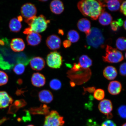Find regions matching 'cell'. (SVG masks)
I'll return each mask as SVG.
<instances>
[{"instance_id": "cell-1", "label": "cell", "mask_w": 126, "mask_h": 126, "mask_svg": "<svg viewBox=\"0 0 126 126\" xmlns=\"http://www.w3.org/2000/svg\"><path fill=\"white\" fill-rule=\"evenodd\" d=\"M105 7L101 1L95 0H83L78 4V9L83 16L94 20H97L102 13L105 12Z\"/></svg>"}, {"instance_id": "cell-2", "label": "cell", "mask_w": 126, "mask_h": 126, "mask_svg": "<svg viewBox=\"0 0 126 126\" xmlns=\"http://www.w3.org/2000/svg\"><path fill=\"white\" fill-rule=\"evenodd\" d=\"M25 21L29 25L32 32L40 33L46 29L49 20H47L45 16L41 15L34 16L29 19L25 20Z\"/></svg>"}, {"instance_id": "cell-3", "label": "cell", "mask_w": 126, "mask_h": 126, "mask_svg": "<svg viewBox=\"0 0 126 126\" xmlns=\"http://www.w3.org/2000/svg\"><path fill=\"white\" fill-rule=\"evenodd\" d=\"M86 41L88 45L97 48L103 46L104 38L100 29L93 28H91L89 34L86 36Z\"/></svg>"}, {"instance_id": "cell-4", "label": "cell", "mask_w": 126, "mask_h": 126, "mask_svg": "<svg viewBox=\"0 0 126 126\" xmlns=\"http://www.w3.org/2000/svg\"><path fill=\"white\" fill-rule=\"evenodd\" d=\"M106 54L102 56V59L105 62L109 63H117L124 59L123 56L120 51L108 45L106 48Z\"/></svg>"}, {"instance_id": "cell-5", "label": "cell", "mask_w": 126, "mask_h": 126, "mask_svg": "<svg viewBox=\"0 0 126 126\" xmlns=\"http://www.w3.org/2000/svg\"><path fill=\"white\" fill-rule=\"evenodd\" d=\"M64 121L63 116L56 111H52L45 118L43 126H64Z\"/></svg>"}, {"instance_id": "cell-6", "label": "cell", "mask_w": 126, "mask_h": 126, "mask_svg": "<svg viewBox=\"0 0 126 126\" xmlns=\"http://www.w3.org/2000/svg\"><path fill=\"white\" fill-rule=\"evenodd\" d=\"M47 62L48 66L51 68H59L62 65V57L57 51L51 52L47 56Z\"/></svg>"}, {"instance_id": "cell-7", "label": "cell", "mask_w": 126, "mask_h": 126, "mask_svg": "<svg viewBox=\"0 0 126 126\" xmlns=\"http://www.w3.org/2000/svg\"><path fill=\"white\" fill-rule=\"evenodd\" d=\"M20 12L25 20H27L36 16L37 9L34 4L31 3H27L22 6Z\"/></svg>"}, {"instance_id": "cell-8", "label": "cell", "mask_w": 126, "mask_h": 126, "mask_svg": "<svg viewBox=\"0 0 126 126\" xmlns=\"http://www.w3.org/2000/svg\"><path fill=\"white\" fill-rule=\"evenodd\" d=\"M98 108L100 112L106 115L108 119L112 118L113 115L111 112L113 107L111 101L108 99H104L99 103Z\"/></svg>"}, {"instance_id": "cell-9", "label": "cell", "mask_w": 126, "mask_h": 126, "mask_svg": "<svg viewBox=\"0 0 126 126\" xmlns=\"http://www.w3.org/2000/svg\"><path fill=\"white\" fill-rule=\"evenodd\" d=\"M46 43L47 47L50 49L56 50L60 48L61 42L59 36L52 34L48 36L46 40Z\"/></svg>"}, {"instance_id": "cell-10", "label": "cell", "mask_w": 126, "mask_h": 126, "mask_svg": "<svg viewBox=\"0 0 126 126\" xmlns=\"http://www.w3.org/2000/svg\"><path fill=\"white\" fill-rule=\"evenodd\" d=\"M30 64L32 70L40 71L45 67V63L43 58L40 57H36L31 60Z\"/></svg>"}, {"instance_id": "cell-11", "label": "cell", "mask_w": 126, "mask_h": 126, "mask_svg": "<svg viewBox=\"0 0 126 126\" xmlns=\"http://www.w3.org/2000/svg\"><path fill=\"white\" fill-rule=\"evenodd\" d=\"M77 26L80 31L84 32L86 36L90 32L91 23L89 20L86 18L81 19L77 23Z\"/></svg>"}, {"instance_id": "cell-12", "label": "cell", "mask_w": 126, "mask_h": 126, "mask_svg": "<svg viewBox=\"0 0 126 126\" xmlns=\"http://www.w3.org/2000/svg\"><path fill=\"white\" fill-rule=\"evenodd\" d=\"M31 81L34 86L40 87L45 85L46 78L43 75L37 72L33 74L31 78Z\"/></svg>"}, {"instance_id": "cell-13", "label": "cell", "mask_w": 126, "mask_h": 126, "mask_svg": "<svg viewBox=\"0 0 126 126\" xmlns=\"http://www.w3.org/2000/svg\"><path fill=\"white\" fill-rule=\"evenodd\" d=\"M13 101L7 92L0 91V109L7 108L12 103Z\"/></svg>"}, {"instance_id": "cell-14", "label": "cell", "mask_w": 126, "mask_h": 126, "mask_svg": "<svg viewBox=\"0 0 126 126\" xmlns=\"http://www.w3.org/2000/svg\"><path fill=\"white\" fill-rule=\"evenodd\" d=\"M10 47L13 51L19 52L23 51L24 50L25 45L23 39L15 38L12 39L10 43Z\"/></svg>"}, {"instance_id": "cell-15", "label": "cell", "mask_w": 126, "mask_h": 126, "mask_svg": "<svg viewBox=\"0 0 126 126\" xmlns=\"http://www.w3.org/2000/svg\"><path fill=\"white\" fill-rule=\"evenodd\" d=\"M42 36L39 33L32 32L28 34L26 37L28 45L35 46L38 45L41 41Z\"/></svg>"}, {"instance_id": "cell-16", "label": "cell", "mask_w": 126, "mask_h": 126, "mask_svg": "<svg viewBox=\"0 0 126 126\" xmlns=\"http://www.w3.org/2000/svg\"><path fill=\"white\" fill-rule=\"evenodd\" d=\"M50 10L51 12L56 15H60L63 12L64 6L62 1L59 0H54L50 3Z\"/></svg>"}, {"instance_id": "cell-17", "label": "cell", "mask_w": 126, "mask_h": 126, "mask_svg": "<svg viewBox=\"0 0 126 126\" xmlns=\"http://www.w3.org/2000/svg\"><path fill=\"white\" fill-rule=\"evenodd\" d=\"M122 85L120 82L116 81L110 82L108 85V90L110 94L116 95L119 94L122 90Z\"/></svg>"}, {"instance_id": "cell-18", "label": "cell", "mask_w": 126, "mask_h": 126, "mask_svg": "<svg viewBox=\"0 0 126 126\" xmlns=\"http://www.w3.org/2000/svg\"><path fill=\"white\" fill-rule=\"evenodd\" d=\"M39 98L40 101L43 103H49L53 100V95L49 90H44L39 93Z\"/></svg>"}, {"instance_id": "cell-19", "label": "cell", "mask_w": 126, "mask_h": 126, "mask_svg": "<svg viewBox=\"0 0 126 126\" xmlns=\"http://www.w3.org/2000/svg\"><path fill=\"white\" fill-rule=\"evenodd\" d=\"M118 72L117 70L112 66H108L105 67L103 71V75L105 78L108 80H113L117 77Z\"/></svg>"}, {"instance_id": "cell-20", "label": "cell", "mask_w": 126, "mask_h": 126, "mask_svg": "<svg viewBox=\"0 0 126 126\" xmlns=\"http://www.w3.org/2000/svg\"><path fill=\"white\" fill-rule=\"evenodd\" d=\"M29 111L31 114L33 115H47L49 113V108L44 104L38 107L31 108Z\"/></svg>"}, {"instance_id": "cell-21", "label": "cell", "mask_w": 126, "mask_h": 126, "mask_svg": "<svg viewBox=\"0 0 126 126\" xmlns=\"http://www.w3.org/2000/svg\"><path fill=\"white\" fill-rule=\"evenodd\" d=\"M105 7H107L109 10L112 12L116 11L119 10L122 1L118 0H110L104 1Z\"/></svg>"}, {"instance_id": "cell-22", "label": "cell", "mask_w": 126, "mask_h": 126, "mask_svg": "<svg viewBox=\"0 0 126 126\" xmlns=\"http://www.w3.org/2000/svg\"><path fill=\"white\" fill-rule=\"evenodd\" d=\"M26 105V102L23 100H17L9 107L8 114H15L20 108H22Z\"/></svg>"}, {"instance_id": "cell-23", "label": "cell", "mask_w": 126, "mask_h": 126, "mask_svg": "<svg viewBox=\"0 0 126 126\" xmlns=\"http://www.w3.org/2000/svg\"><path fill=\"white\" fill-rule=\"evenodd\" d=\"M113 19L112 17L109 13L104 12L99 17V22L103 26H106L111 23Z\"/></svg>"}, {"instance_id": "cell-24", "label": "cell", "mask_w": 126, "mask_h": 126, "mask_svg": "<svg viewBox=\"0 0 126 126\" xmlns=\"http://www.w3.org/2000/svg\"><path fill=\"white\" fill-rule=\"evenodd\" d=\"M78 63L82 68L87 69L92 65V61L87 55H83L79 58Z\"/></svg>"}, {"instance_id": "cell-25", "label": "cell", "mask_w": 126, "mask_h": 126, "mask_svg": "<svg viewBox=\"0 0 126 126\" xmlns=\"http://www.w3.org/2000/svg\"><path fill=\"white\" fill-rule=\"evenodd\" d=\"M9 27L10 31L12 32H18L21 29V23L17 18H14L9 22Z\"/></svg>"}, {"instance_id": "cell-26", "label": "cell", "mask_w": 126, "mask_h": 126, "mask_svg": "<svg viewBox=\"0 0 126 126\" xmlns=\"http://www.w3.org/2000/svg\"><path fill=\"white\" fill-rule=\"evenodd\" d=\"M68 40L72 43H76L78 42L80 38V36L78 33L74 30H72L69 32L67 34Z\"/></svg>"}, {"instance_id": "cell-27", "label": "cell", "mask_w": 126, "mask_h": 126, "mask_svg": "<svg viewBox=\"0 0 126 126\" xmlns=\"http://www.w3.org/2000/svg\"><path fill=\"white\" fill-rule=\"evenodd\" d=\"M116 46L118 49L122 51H125L126 48V39L124 37H121L117 39Z\"/></svg>"}, {"instance_id": "cell-28", "label": "cell", "mask_w": 126, "mask_h": 126, "mask_svg": "<svg viewBox=\"0 0 126 126\" xmlns=\"http://www.w3.org/2000/svg\"><path fill=\"white\" fill-rule=\"evenodd\" d=\"M49 86L52 89L57 91L61 89L62 86V83L59 80L54 79L50 81Z\"/></svg>"}, {"instance_id": "cell-29", "label": "cell", "mask_w": 126, "mask_h": 126, "mask_svg": "<svg viewBox=\"0 0 126 126\" xmlns=\"http://www.w3.org/2000/svg\"><path fill=\"white\" fill-rule=\"evenodd\" d=\"M25 67L24 64L22 63H18L16 64L14 67L13 71L17 75H20L22 74L24 72Z\"/></svg>"}, {"instance_id": "cell-30", "label": "cell", "mask_w": 126, "mask_h": 126, "mask_svg": "<svg viewBox=\"0 0 126 126\" xmlns=\"http://www.w3.org/2000/svg\"><path fill=\"white\" fill-rule=\"evenodd\" d=\"M94 98L98 100H103L105 96V92L103 89H98L94 91Z\"/></svg>"}, {"instance_id": "cell-31", "label": "cell", "mask_w": 126, "mask_h": 126, "mask_svg": "<svg viewBox=\"0 0 126 126\" xmlns=\"http://www.w3.org/2000/svg\"><path fill=\"white\" fill-rule=\"evenodd\" d=\"M8 77L7 74L3 71H0V86H2L7 83Z\"/></svg>"}, {"instance_id": "cell-32", "label": "cell", "mask_w": 126, "mask_h": 126, "mask_svg": "<svg viewBox=\"0 0 126 126\" xmlns=\"http://www.w3.org/2000/svg\"><path fill=\"white\" fill-rule=\"evenodd\" d=\"M0 68L4 70H9L11 68V65L9 63L4 61L2 56L0 54Z\"/></svg>"}, {"instance_id": "cell-33", "label": "cell", "mask_w": 126, "mask_h": 126, "mask_svg": "<svg viewBox=\"0 0 126 126\" xmlns=\"http://www.w3.org/2000/svg\"><path fill=\"white\" fill-rule=\"evenodd\" d=\"M118 112L119 116L123 119H125L126 118V106L123 105L119 107L118 110Z\"/></svg>"}, {"instance_id": "cell-34", "label": "cell", "mask_w": 126, "mask_h": 126, "mask_svg": "<svg viewBox=\"0 0 126 126\" xmlns=\"http://www.w3.org/2000/svg\"><path fill=\"white\" fill-rule=\"evenodd\" d=\"M126 63L121 64L119 68V72L121 75L125 76L126 75Z\"/></svg>"}, {"instance_id": "cell-35", "label": "cell", "mask_w": 126, "mask_h": 126, "mask_svg": "<svg viewBox=\"0 0 126 126\" xmlns=\"http://www.w3.org/2000/svg\"><path fill=\"white\" fill-rule=\"evenodd\" d=\"M101 126H117L112 121L110 120H108L102 123Z\"/></svg>"}, {"instance_id": "cell-36", "label": "cell", "mask_w": 126, "mask_h": 126, "mask_svg": "<svg viewBox=\"0 0 126 126\" xmlns=\"http://www.w3.org/2000/svg\"><path fill=\"white\" fill-rule=\"evenodd\" d=\"M111 28L112 30L114 31H117L119 27V23L117 21H114L111 22Z\"/></svg>"}, {"instance_id": "cell-37", "label": "cell", "mask_w": 126, "mask_h": 126, "mask_svg": "<svg viewBox=\"0 0 126 126\" xmlns=\"http://www.w3.org/2000/svg\"><path fill=\"white\" fill-rule=\"evenodd\" d=\"M126 1H125L122 3L120 7L121 12L125 16L126 15Z\"/></svg>"}, {"instance_id": "cell-38", "label": "cell", "mask_w": 126, "mask_h": 126, "mask_svg": "<svg viewBox=\"0 0 126 126\" xmlns=\"http://www.w3.org/2000/svg\"><path fill=\"white\" fill-rule=\"evenodd\" d=\"M63 45L65 48H67L71 46V42L68 40H66L64 41L63 43Z\"/></svg>"}, {"instance_id": "cell-39", "label": "cell", "mask_w": 126, "mask_h": 126, "mask_svg": "<svg viewBox=\"0 0 126 126\" xmlns=\"http://www.w3.org/2000/svg\"><path fill=\"white\" fill-rule=\"evenodd\" d=\"M81 68L79 64L75 63L74 64L73 67H72V70H73L74 71H77L79 70Z\"/></svg>"}, {"instance_id": "cell-40", "label": "cell", "mask_w": 126, "mask_h": 126, "mask_svg": "<svg viewBox=\"0 0 126 126\" xmlns=\"http://www.w3.org/2000/svg\"><path fill=\"white\" fill-rule=\"evenodd\" d=\"M32 32V31L31 28L30 27L26 28L24 30V31H23V33L25 34H28L31 32Z\"/></svg>"}, {"instance_id": "cell-41", "label": "cell", "mask_w": 126, "mask_h": 126, "mask_svg": "<svg viewBox=\"0 0 126 126\" xmlns=\"http://www.w3.org/2000/svg\"><path fill=\"white\" fill-rule=\"evenodd\" d=\"M117 21L118 23H119V27L122 26L123 24V20L121 18L119 19Z\"/></svg>"}, {"instance_id": "cell-42", "label": "cell", "mask_w": 126, "mask_h": 126, "mask_svg": "<svg viewBox=\"0 0 126 126\" xmlns=\"http://www.w3.org/2000/svg\"><path fill=\"white\" fill-rule=\"evenodd\" d=\"M17 19L18 20V21H19L20 22L22 21L23 20L22 17L21 16H18Z\"/></svg>"}, {"instance_id": "cell-43", "label": "cell", "mask_w": 126, "mask_h": 126, "mask_svg": "<svg viewBox=\"0 0 126 126\" xmlns=\"http://www.w3.org/2000/svg\"><path fill=\"white\" fill-rule=\"evenodd\" d=\"M59 34H60L62 35H63L64 33L63 31V30L61 29L59 30Z\"/></svg>"}, {"instance_id": "cell-44", "label": "cell", "mask_w": 126, "mask_h": 126, "mask_svg": "<svg viewBox=\"0 0 126 126\" xmlns=\"http://www.w3.org/2000/svg\"><path fill=\"white\" fill-rule=\"evenodd\" d=\"M4 45V42L2 39H0V45Z\"/></svg>"}, {"instance_id": "cell-45", "label": "cell", "mask_w": 126, "mask_h": 126, "mask_svg": "<svg viewBox=\"0 0 126 126\" xmlns=\"http://www.w3.org/2000/svg\"><path fill=\"white\" fill-rule=\"evenodd\" d=\"M126 20H125V21H124V23H123L124 27V29H125V30H126Z\"/></svg>"}, {"instance_id": "cell-46", "label": "cell", "mask_w": 126, "mask_h": 126, "mask_svg": "<svg viewBox=\"0 0 126 126\" xmlns=\"http://www.w3.org/2000/svg\"><path fill=\"white\" fill-rule=\"evenodd\" d=\"M122 126H126V123L123 124Z\"/></svg>"}, {"instance_id": "cell-47", "label": "cell", "mask_w": 126, "mask_h": 126, "mask_svg": "<svg viewBox=\"0 0 126 126\" xmlns=\"http://www.w3.org/2000/svg\"><path fill=\"white\" fill-rule=\"evenodd\" d=\"M41 1H43V2H45V1H46L47 0H39Z\"/></svg>"}, {"instance_id": "cell-48", "label": "cell", "mask_w": 126, "mask_h": 126, "mask_svg": "<svg viewBox=\"0 0 126 126\" xmlns=\"http://www.w3.org/2000/svg\"><path fill=\"white\" fill-rule=\"evenodd\" d=\"M34 126L33 125H28V126Z\"/></svg>"}]
</instances>
